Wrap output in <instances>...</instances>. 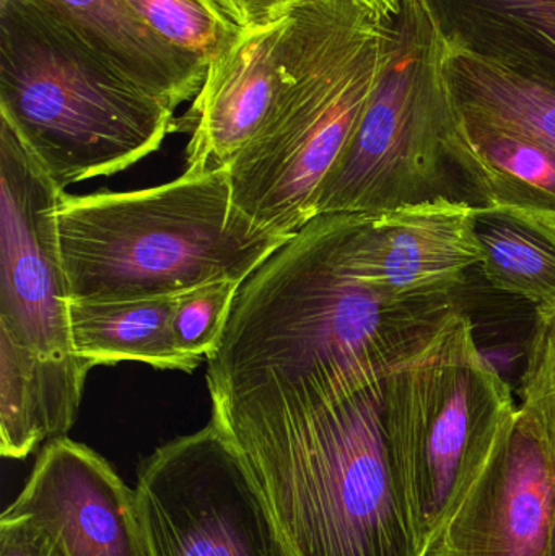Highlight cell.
I'll return each mask as SVG.
<instances>
[{"instance_id": "obj_14", "label": "cell", "mask_w": 555, "mask_h": 556, "mask_svg": "<svg viewBox=\"0 0 555 556\" xmlns=\"http://www.w3.org/2000/svg\"><path fill=\"white\" fill-rule=\"evenodd\" d=\"M173 110L192 101L209 65L160 38L126 0H23Z\"/></svg>"}, {"instance_id": "obj_21", "label": "cell", "mask_w": 555, "mask_h": 556, "mask_svg": "<svg viewBox=\"0 0 555 556\" xmlns=\"http://www.w3.org/2000/svg\"><path fill=\"white\" fill-rule=\"evenodd\" d=\"M150 29L186 54L211 64L240 33L217 0H126Z\"/></svg>"}, {"instance_id": "obj_8", "label": "cell", "mask_w": 555, "mask_h": 556, "mask_svg": "<svg viewBox=\"0 0 555 556\" xmlns=\"http://www.w3.org/2000/svg\"><path fill=\"white\" fill-rule=\"evenodd\" d=\"M134 498L147 556H292L214 420L146 457Z\"/></svg>"}, {"instance_id": "obj_12", "label": "cell", "mask_w": 555, "mask_h": 556, "mask_svg": "<svg viewBox=\"0 0 555 556\" xmlns=\"http://www.w3.org/2000/svg\"><path fill=\"white\" fill-rule=\"evenodd\" d=\"M554 522L555 450L518 407L427 556H547Z\"/></svg>"}, {"instance_id": "obj_2", "label": "cell", "mask_w": 555, "mask_h": 556, "mask_svg": "<svg viewBox=\"0 0 555 556\" xmlns=\"http://www.w3.org/2000/svg\"><path fill=\"white\" fill-rule=\"evenodd\" d=\"M384 379L295 399L212 394L292 556H427Z\"/></svg>"}, {"instance_id": "obj_26", "label": "cell", "mask_w": 555, "mask_h": 556, "mask_svg": "<svg viewBox=\"0 0 555 556\" xmlns=\"http://www.w3.org/2000/svg\"><path fill=\"white\" fill-rule=\"evenodd\" d=\"M384 20H394L400 15L404 0H358Z\"/></svg>"}, {"instance_id": "obj_24", "label": "cell", "mask_w": 555, "mask_h": 556, "mask_svg": "<svg viewBox=\"0 0 555 556\" xmlns=\"http://www.w3.org/2000/svg\"><path fill=\"white\" fill-rule=\"evenodd\" d=\"M0 556H71L61 539L35 516L5 508L0 516Z\"/></svg>"}, {"instance_id": "obj_20", "label": "cell", "mask_w": 555, "mask_h": 556, "mask_svg": "<svg viewBox=\"0 0 555 556\" xmlns=\"http://www.w3.org/2000/svg\"><path fill=\"white\" fill-rule=\"evenodd\" d=\"M443 74L459 110L531 137L555 152V88L449 48Z\"/></svg>"}, {"instance_id": "obj_3", "label": "cell", "mask_w": 555, "mask_h": 556, "mask_svg": "<svg viewBox=\"0 0 555 556\" xmlns=\"http://www.w3.org/2000/svg\"><path fill=\"white\" fill-rule=\"evenodd\" d=\"M59 244L71 301L178 296L218 280L243 283L290 238L231 205L228 169L127 192L65 194Z\"/></svg>"}, {"instance_id": "obj_22", "label": "cell", "mask_w": 555, "mask_h": 556, "mask_svg": "<svg viewBox=\"0 0 555 556\" xmlns=\"http://www.w3.org/2000/svg\"><path fill=\"white\" fill-rule=\"evenodd\" d=\"M241 281L218 280L185 291L176 298L172 333L176 349L204 362L220 342Z\"/></svg>"}, {"instance_id": "obj_5", "label": "cell", "mask_w": 555, "mask_h": 556, "mask_svg": "<svg viewBox=\"0 0 555 556\" xmlns=\"http://www.w3.org/2000/svg\"><path fill=\"white\" fill-rule=\"evenodd\" d=\"M0 119L62 189L156 152L175 110L23 0H0Z\"/></svg>"}, {"instance_id": "obj_23", "label": "cell", "mask_w": 555, "mask_h": 556, "mask_svg": "<svg viewBox=\"0 0 555 556\" xmlns=\"http://www.w3.org/2000/svg\"><path fill=\"white\" fill-rule=\"evenodd\" d=\"M520 408L540 425L555 450V301L537 307Z\"/></svg>"}, {"instance_id": "obj_10", "label": "cell", "mask_w": 555, "mask_h": 556, "mask_svg": "<svg viewBox=\"0 0 555 556\" xmlns=\"http://www.w3.org/2000/svg\"><path fill=\"white\" fill-rule=\"evenodd\" d=\"M335 215L342 269L390 300L453 294L481 266L469 202L440 198L375 214Z\"/></svg>"}, {"instance_id": "obj_1", "label": "cell", "mask_w": 555, "mask_h": 556, "mask_svg": "<svg viewBox=\"0 0 555 556\" xmlns=\"http://www.w3.org/2000/svg\"><path fill=\"white\" fill-rule=\"evenodd\" d=\"M338 215H318L238 290L207 358L211 394L295 399L384 379L462 307L455 296L390 300L349 276Z\"/></svg>"}, {"instance_id": "obj_9", "label": "cell", "mask_w": 555, "mask_h": 556, "mask_svg": "<svg viewBox=\"0 0 555 556\" xmlns=\"http://www.w3.org/2000/svg\"><path fill=\"white\" fill-rule=\"evenodd\" d=\"M64 195L0 119V330L55 358L74 353L58 231Z\"/></svg>"}, {"instance_id": "obj_7", "label": "cell", "mask_w": 555, "mask_h": 556, "mask_svg": "<svg viewBox=\"0 0 555 556\" xmlns=\"http://www.w3.org/2000/svg\"><path fill=\"white\" fill-rule=\"evenodd\" d=\"M445 55L419 0H404L380 80L323 186L316 217L375 214L440 198L466 201L446 153L455 104Z\"/></svg>"}, {"instance_id": "obj_19", "label": "cell", "mask_w": 555, "mask_h": 556, "mask_svg": "<svg viewBox=\"0 0 555 556\" xmlns=\"http://www.w3.org/2000/svg\"><path fill=\"white\" fill-rule=\"evenodd\" d=\"M472 225L482 251L479 269L492 288L537 307L554 303L555 218L472 205Z\"/></svg>"}, {"instance_id": "obj_25", "label": "cell", "mask_w": 555, "mask_h": 556, "mask_svg": "<svg viewBox=\"0 0 555 556\" xmlns=\"http://www.w3.org/2000/svg\"><path fill=\"white\" fill-rule=\"evenodd\" d=\"M303 2L308 0H217L225 15L240 28L273 22Z\"/></svg>"}, {"instance_id": "obj_6", "label": "cell", "mask_w": 555, "mask_h": 556, "mask_svg": "<svg viewBox=\"0 0 555 556\" xmlns=\"http://www.w3.org/2000/svg\"><path fill=\"white\" fill-rule=\"evenodd\" d=\"M510 388L459 309L384 381V418L406 464L429 552L517 415Z\"/></svg>"}, {"instance_id": "obj_13", "label": "cell", "mask_w": 555, "mask_h": 556, "mask_svg": "<svg viewBox=\"0 0 555 556\" xmlns=\"http://www.w3.org/2000/svg\"><path fill=\"white\" fill-rule=\"evenodd\" d=\"M7 508L45 522L71 556H147L134 489L97 451L71 438L39 450Z\"/></svg>"}, {"instance_id": "obj_11", "label": "cell", "mask_w": 555, "mask_h": 556, "mask_svg": "<svg viewBox=\"0 0 555 556\" xmlns=\"http://www.w3.org/2000/svg\"><path fill=\"white\" fill-rule=\"evenodd\" d=\"M302 3L273 22L241 28L209 64L204 84L173 132L191 136L186 172L228 169L261 132L297 74Z\"/></svg>"}, {"instance_id": "obj_27", "label": "cell", "mask_w": 555, "mask_h": 556, "mask_svg": "<svg viewBox=\"0 0 555 556\" xmlns=\"http://www.w3.org/2000/svg\"><path fill=\"white\" fill-rule=\"evenodd\" d=\"M547 556H555V522H554L553 535H551L550 551H547Z\"/></svg>"}, {"instance_id": "obj_18", "label": "cell", "mask_w": 555, "mask_h": 556, "mask_svg": "<svg viewBox=\"0 0 555 556\" xmlns=\"http://www.w3.org/2000/svg\"><path fill=\"white\" fill-rule=\"evenodd\" d=\"M178 296L106 303L71 301L72 350L93 368L139 362L155 369L192 372L201 362L182 355L172 333Z\"/></svg>"}, {"instance_id": "obj_16", "label": "cell", "mask_w": 555, "mask_h": 556, "mask_svg": "<svg viewBox=\"0 0 555 556\" xmlns=\"http://www.w3.org/2000/svg\"><path fill=\"white\" fill-rule=\"evenodd\" d=\"M450 51L555 88V0H419Z\"/></svg>"}, {"instance_id": "obj_17", "label": "cell", "mask_w": 555, "mask_h": 556, "mask_svg": "<svg viewBox=\"0 0 555 556\" xmlns=\"http://www.w3.org/2000/svg\"><path fill=\"white\" fill-rule=\"evenodd\" d=\"M90 362L42 355L0 330V454L23 460L77 420Z\"/></svg>"}, {"instance_id": "obj_15", "label": "cell", "mask_w": 555, "mask_h": 556, "mask_svg": "<svg viewBox=\"0 0 555 556\" xmlns=\"http://www.w3.org/2000/svg\"><path fill=\"white\" fill-rule=\"evenodd\" d=\"M446 153L469 204L555 218V152L550 147L455 104Z\"/></svg>"}, {"instance_id": "obj_4", "label": "cell", "mask_w": 555, "mask_h": 556, "mask_svg": "<svg viewBox=\"0 0 555 556\" xmlns=\"http://www.w3.org/2000/svg\"><path fill=\"white\" fill-rule=\"evenodd\" d=\"M302 16L295 78L228 168L235 211L286 238L316 217L323 186L364 116L394 39V20L358 0H308Z\"/></svg>"}]
</instances>
